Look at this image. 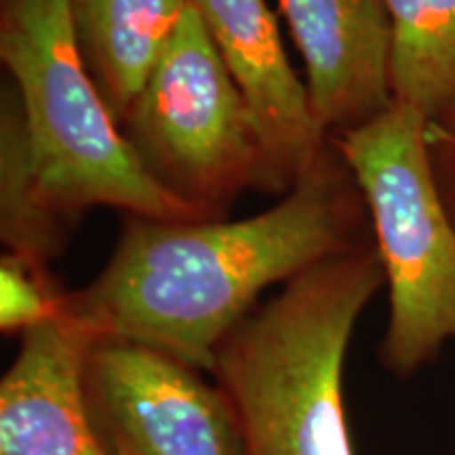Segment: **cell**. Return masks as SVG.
<instances>
[{"mask_svg": "<svg viewBox=\"0 0 455 455\" xmlns=\"http://www.w3.org/2000/svg\"><path fill=\"white\" fill-rule=\"evenodd\" d=\"M392 104L435 121L455 106V0H386Z\"/></svg>", "mask_w": 455, "mask_h": 455, "instance_id": "cell-11", "label": "cell"}, {"mask_svg": "<svg viewBox=\"0 0 455 455\" xmlns=\"http://www.w3.org/2000/svg\"><path fill=\"white\" fill-rule=\"evenodd\" d=\"M70 4L84 66L121 124L190 0H70Z\"/></svg>", "mask_w": 455, "mask_h": 455, "instance_id": "cell-10", "label": "cell"}, {"mask_svg": "<svg viewBox=\"0 0 455 455\" xmlns=\"http://www.w3.org/2000/svg\"><path fill=\"white\" fill-rule=\"evenodd\" d=\"M426 146L443 203L455 221V106L428 123Z\"/></svg>", "mask_w": 455, "mask_h": 455, "instance_id": "cell-14", "label": "cell"}, {"mask_svg": "<svg viewBox=\"0 0 455 455\" xmlns=\"http://www.w3.org/2000/svg\"><path fill=\"white\" fill-rule=\"evenodd\" d=\"M152 181L203 221L226 220L258 184L259 141L195 4L121 123Z\"/></svg>", "mask_w": 455, "mask_h": 455, "instance_id": "cell-5", "label": "cell"}, {"mask_svg": "<svg viewBox=\"0 0 455 455\" xmlns=\"http://www.w3.org/2000/svg\"><path fill=\"white\" fill-rule=\"evenodd\" d=\"M66 295L49 268L4 253L0 259V331L21 338L60 321L66 312Z\"/></svg>", "mask_w": 455, "mask_h": 455, "instance_id": "cell-13", "label": "cell"}, {"mask_svg": "<svg viewBox=\"0 0 455 455\" xmlns=\"http://www.w3.org/2000/svg\"><path fill=\"white\" fill-rule=\"evenodd\" d=\"M93 339L66 315L21 335L0 379V455H106L83 390Z\"/></svg>", "mask_w": 455, "mask_h": 455, "instance_id": "cell-9", "label": "cell"}, {"mask_svg": "<svg viewBox=\"0 0 455 455\" xmlns=\"http://www.w3.org/2000/svg\"><path fill=\"white\" fill-rule=\"evenodd\" d=\"M51 203L34 167L24 108L13 84L0 98V238L4 253L49 268L66 251L74 232Z\"/></svg>", "mask_w": 455, "mask_h": 455, "instance_id": "cell-12", "label": "cell"}, {"mask_svg": "<svg viewBox=\"0 0 455 455\" xmlns=\"http://www.w3.org/2000/svg\"><path fill=\"white\" fill-rule=\"evenodd\" d=\"M0 60L11 74L34 167L51 203L78 224L91 207L158 221H203L161 190L78 51L70 0H3Z\"/></svg>", "mask_w": 455, "mask_h": 455, "instance_id": "cell-3", "label": "cell"}, {"mask_svg": "<svg viewBox=\"0 0 455 455\" xmlns=\"http://www.w3.org/2000/svg\"><path fill=\"white\" fill-rule=\"evenodd\" d=\"M428 121L401 104L331 138L365 196L390 298L378 348L382 367L407 379L455 344V221L426 146Z\"/></svg>", "mask_w": 455, "mask_h": 455, "instance_id": "cell-4", "label": "cell"}, {"mask_svg": "<svg viewBox=\"0 0 455 455\" xmlns=\"http://www.w3.org/2000/svg\"><path fill=\"white\" fill-rule=\"evenodd\" d=\"M244 104L259 141L255 190L284 196L331 138L312 112L308 89L289 64L266 0H192Z\"/></svg>", "mask_w": 455, "mask_h": 455, "instance_id": "cell-7", "label": "cell"}, {"mask_svg": "<svg viewBox=\"0 0 455 455\" xmlns=\"http://www.w3.org/2000/svg\"><path fill=\"white\" fill-rule=\"evenodd\" d=\"M373 243L358 181L333 140L275 207L247 220L129 215L104 270L66 295V316L95 338L163 350L212 373L226 335L266 289Z\"/></svg>", "mask_w": 455, "mask_h": 455, "instance_id": "cell-1", "label": "cell"}, {"mask_svg": "<svg viewBox=\"0 0 455 455\" xmlns=\"http://www.w3.org/2000/svg\"><path fill=\"white\" fill-rule=\"evenodd\" d=\"M306 66L312 112L329 138L392 106L386 0H278Z\"/></svg>", "mask_w": 455, "mask_h": 455, "instance_id": "cell-8", "label": "cell"}, {"mask_svg": "<svg viewBox=\"0 0 455 455\" xmlns=\"http://www.w3.org/2000/svg\"><path fill=\"white\" fill-rule=\"evenodd\" d=\"M83 390L106 455H244L235 409L220 386L167 352L95 338Z\"/></svg>", "mask_w": 455, "mask_h": 455, "instance_id": "cell-6", "label": "cell"}, {"mask_svg": "<svg viewBox=\"0 0 455 455\" xmlns=\"http://www.w3.org/2000/svg\"><path fill=\"white\" fill-rule=\"evenodd\" d=\"M386 287L375 244L284 283L221 341L212 367L244 455H356L344 371L363 312Z\"/></svg>", "mask_w": 455, "mask_h": 455, "instance_id": "cell-2", "label": "cell"}]
</instances>
